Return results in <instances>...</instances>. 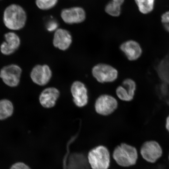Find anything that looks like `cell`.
I'll list each match as a JSON object with an SVG mask.
<instances>
[{"label":"cell","mask_w":169,"mask_h":169,"mask_svg":"<svg viewBox=\"0 0 169 169\" xmlns=\"http://www.w3.org/2000/svg\"></svg>","instance_id":"25"},{"label":"cell","mask_w":169,"mask_h":169,"mask_svg":"<svg viewBox=\"0 0 169 169\" xmlns=\"http://www.w3.org/2000/svg\"><path fill=\"white\" fill-rule=\"evenodd\" d=\"M118 102L113 96L107 94L99 96L94 104V109L98 114L106 116L112 114L117 109Z\"/></svg>","instance_id":"6"},{"label":"cell","mask_w":169,"mask_h":169,"mask_svg":"<svg viewBox=\"0 0 169 169\" xmlns=\"http://www.w3.org/2000/svg\"><path fill=\"white\" fill-rule=\"evenodd\" d=\"M27 19L25 10L17 4L9 5L3 11V23L7 28L11 30L18 31L23 28L26 25Z\"/></svg>","instance_id":"1"},{"label":"cell","mask_w":169,"mask_h":169,"mask_svg":"<svg viewBox=\"0 0 169 169\" xmlns=\"http://www.w3.org/2000/svg\"><path fill=\"white\" fill-rule=\"evenodd\" d=\"M58 0H36L35 4L40 9L46 10L54 7Z\"/></svg>","instance_id":"20"},{"label":"cell","mask_w":169,"mask_h":169,"mask_svg":"<svg viewBox=\"0 0 169 169\" xmlns=\"http://www.w3.org/2000/svg\"><path fill=\"white\" fill-rule=\"evenodd\" d=\"M139 11L142 13L147 14L152 11L155 0H135Z\"/></svg>","instance_id":"19"},{"label":"cell","mask_w":169,"mask_h":169,"mask_svg":"<svg viewBox=\"0 0 169 169\" xmlns=\"http://www.w3.org/2000/svg\"><path fill=\"white\" fill-rule=\"evenodd\" d=\"M52 75V70L47 64L35 65L30 73V77L32 82L40 86L47 85L50 81Z\"/></svg>","instance_id":"7"},{"label":"cell","mask_w":169,"mask_h":169,"mask_svg":"<svg viewBox=\"0 0 169 169\" xmlns=\"http://www.w3.org/2000/svg\"><path fill=\"white\" fill-rule=\"evenodd\" d=\"M14 111V105L11 100L7 99L0 100V120L9 118L13 115Z\"/></svg>","instance_id":"16"},{"label":"cell","mask_w":169,"mask_h":169,"mask_svg":"<svg viewBox=\"0 0 169 169\" xmlns=\"http://www.w3.org/2000/svg\"><path fill=\"white\" fill-rule=\"evenodd\" d=\"M166 127L169 132V115L167 117L166 120Z\"/></svg>","instance_id":"23"},{"label":"cell","mask_w":169,"mask_h":169,"mask_svg":"<svg viewBox=\"0 0 169 169\" xmlns=\"http://www.w3.org/2000/svg\"><path fill=\"white\" fill-rule=\"evenodd\" d=\"M9 169H32L25 162L18 161L13 164Z\"/></svg>","instance_id":"22"},{"label":"cell","mask_w":169,"mask_h":169,"mask_svg":"<svg viewBox=\"0 0 169 169\" xmlns=\"http://www.w3.org/2000/svg\"><path fill=\"white\" fill-rule=\"evenodd\" d=\"M60 95V92L57 88L53 87H47L40 94L39 97V103L44 108H52L56 105Z\"/></svg>","instance_id":"14"},{"label":"cell","mask_w":169,"mask_h":169,"mask_svg":"<svg viewBox=\"0 0 169 169\" xmlns=\"http://www.w3.org/2000/svg\"><path fill=\"white\" fill-rule=\"evenodd\" d=\"M22 69L17 64H12L3 66L0 70V78L7 86L11 88L18 86L20 82Z\"/></svg>","instance_id":"5"},{"label":"cell","mask_w":169,"mask_h":169,"mask_svg":"<svg viewBox=\"0 0 169 169\" xmlns=\"http://www.w3.org/2000/svg\"><path fill=\"white\" fill-rule=\"evenodd\" d=\"M120 50L126 59L130 61L137 60L141 56L142 49L140 44L133 39H128L119 45Z\"/></svg>","instance_id":"11"},{"label":"cell","mask_w":169,"mask_h":169,"mask_svg":"<svg viewBox=\"0 0 169 169\" xmlns=\"http://www.w3.org/2000/svg\"><path fill=\"white\" fill-rule=\"evenodd\" d=\"M70 92L76 106L82 108L87 105L89 101L88 91L83 82L78 80L74 81L70 87Z\"/></svg>","instance_id":"9"},{"label":"cell","mask_w":169,"mask_h":169,"mask_svg":"<svg viewBox=\"0 0 169 169\" xmlns=\"http://www.w3.org/2000/svg\"><path fill=\"white\" fill-rule=\"evenodd\" d=\"M135 91L122 85L116 88V94L118 98L123 101L129 102L134 98Z\"/></svg>","instance_id":"17"},{"label":"cell","mask_w":169,"mask_h":169,"mask_svg":"<svg viewBox=\"0 0 169 169\" xmlns=\"http://www.w3.org/2000/svg\"><path fill=\"white\" fill-rule=\"evenodd\" d=\"M124 0H111L106 5L105 10L110 16L114 17L119 16L120 14V6Z\"/></svg>","instance_id":"18"},{"label":"cell","mask_w":169,"mask_h":169,"mask_svg":"<svg viewBox=\"0 0 169 169\" xmlns=\"http://www.w3.org/2000/svg\"><path fill=\"white\" fill-rule=\"evenodd\" d=\"M73 42L72 34L68 29L58 28L54 32L52 44L56 49L63 51H66L71 46Z\"/></svg>","instance_id":"10"},{"label":"cell","mask_w":169,"mask_h":169,"mask_svg":"<svg viewBox=\"0 0 169 169\" xmlns=\"http://www.w3.org/2000/svg\"><path fill=\"white\" fill-rule=\"evenodd\" d=\"M91 74L100 83H111L118 79L119 72L114 66L109 64L100 62L94 64L91 69Z\"/></svg>","instance_id":"3"},{"label":"cell","mask_w":169,"mask_h":169,"mask_svg":"<svg viewBox=\"0 0 169 169\" xmlns=\"http://www.w3.org/2000/svg\"><path fill=\"white\" fill-rule=\"evenodd\" d=\"M60 17L63 22L68 25L81 23L85 20L86 14L84 9L80 7H73L63 9Z\"/></svg>","instance_id":"12"},{"label":"cell","mask_w":169,"mask_h":169,"mask_svg":"<svg viewBox=\"0 0 169 169\" xmlns=\"http://www.w3.org/2000/svg\"><path fill=\"white\" fill-rule=\"evenodd\" d=\"M161 22L164 29L169 33V11L165 12L162 15Z\"/></svg>","instance_id":"21"},{"label":"cell","mask_w":169,"mask_h":169,"mask_svg":"<svg viewBox=\"0 0 169 169\" xmlns=\"http://www.w3.org/2000/svg\"><path fill=\"white\" fill-rule=\"evenodd\" d=\"M162 152L161 146L155 141L145 142L140 149V153L142 158L150 163L156 162L161 156Z\"/></svg>","instance_id":"8"},{"label":"cell","mask_w":169,"mask_h":169,"mask_svg":"<svg viewBox=\"0 0 169 169\" xmlns=\"http://www.w3.org/2000/svg\"><path fill=\"white\" fill-rule=\"evenodd\" d=\"M113 157L120 166L129 167L136 164L138 159V153L135 147L123 143L115 148Z\"/></svg>","instance_id":"2"},{"label":"cell","mask_w":169,"mask_h":169,"mask_svg":"<svg viewBox=\"0 0 169 169\" xmlns=\"http://www.w3.org/2000/svg\"><path fill=\"white\" fill-rule=\"evenodd\" d=\"M4 37L5 41L0 46V51L5 55H11L19 48L21 44V39L19 36L13 32L5 33Z\"/></svg>","instance_id":"13"},{"label":"cell","mask_w":169,"mask_h":169,"mask_svg":"<svg viewBox=\"0 0 169 169\" xmlns=\"http://www.w3.org/2000/svg\"><path fill=\"white\" fill-rule=\"evenodd\" d=\"M168 160L169 161V155H168Z\"/></svg>","instance_id":"24"},{"label":"cell","mask_w":169,"mask_h":169,"mask_svg":"<svg viewBox=\"0 0 169 169\" xmlns=\"http://www.w3.org/2000/svg\"><path fill=\"white\" fill-rule=\"evenodd\" d=\"M87 157L92 169H108L109 167L110 154L108 149L104 146H99L91 149Z\"/></svg>","instance_id":"4"},{"label":"cell","mask_w":169,"mask_h":169,"mask_svg":"<svg viewBox=\"0 0 169 169\" xmlns=\"http://www.w3.org/2000/svg\"><path fill=\"white\" fill-rule=\"evenodd\" d=\"M87 156L80 152H74L68 157L66 169H90Z\"/></svg>","instance_id":"15"}]
</instances>
